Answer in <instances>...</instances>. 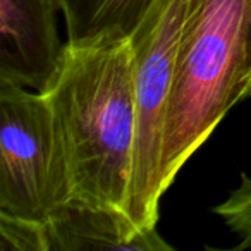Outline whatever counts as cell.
Here are the masks:
<instances>
[{"mask_svg":"<svg viewBox=\"0 0 251 251\" xmlns=\"http://www.w3.org/2000/svg\"><path fill=\"white\" fill-rule=\"evenodd\" d=\"M251 95V0H246L244 16V64H243V97Z\"/></svg>","mask_w":251,"mask_h":251,"instance_id":"cell-10","label":"cell"},{"mask_svg":"<svg viewBox=\"0 0 251 251\" xmlns=\"http://www.w3.org/2000/svg\"><path fill=\"white\" fill-rule=\"evenodd\" d=\"M45 97L66 151L73 198L126 212L138 134L129 40L66 43L62 71Z\"/></svg>","mask_w":251,"mask_h":251,"instance_id":"cell-1","label":"cell"},{"mask_svg":"<svg viewBox=\"0 0 251 251\" xmlns=\"http://www.w3.org/2000/svg\"><path fill=\"white\" fill-rule=\"evenodd\" d=\"M246 0H193L182 28L162 147L167 191L189 157L243 100Z\"/></svg>","mask_w":251,"mask_h":251,"instance_id":"cell-2","label":"cell"},{"mask_svg":"<svg viewBox=\"0 0 251 251\" xmlns=\"http://www.w3.org/2000/svg\"><path fill=\"white\" fill-rule=\"evenodd\" d=\"M0 251H49L45 224L0 213Z\"/></svg>","mask_w":251,"mask_h":251,"instance_id":"cell-9","label":"cell"},{"mask_svg":"<svg viewBox=\"0 0 251 251\" xmlns=\"http://www.w3.org/2000/svg\"><path fill=\"white\" fill-rule=\"evenodd\" d=\"M220 215L226 226L237 234L241 243L236 250L251 248V177L241 174V184L229 195V198L213 208Z\"/></svg>","mask_w":251,"mask_h":251,"instance_id":"cell-8","label":"cell"},{"mask_svg":"<svg viewBox=\"0 0 251 251\" xmlns=\"http://www.w3.org/2000/svg\"><path fill=\"white\" fill-rule=\"evenodd\" d=\"M193 0H157L131 35L138 134L126 212L138 226L157 227L162 186V147L169 95L182 28Z\"/></svg>","mask_w":251,"mask_h":251,"instance_id":"cell-4","label":"cell"},{"mask_svg":"<svg viewBox=\"0 0 251 251\" xmlns=\"http://www.w3.org/2000/svg\"><path fill=\"white\" fill-rule=\"evenodd\" d=\"M71 198L69 165L49 98L0 83V213L45 224Z\"/></svg>","mask_w":251,"mask_h":251,"instance_id":"cell-3","label":"cell"},{"mask_svg":"<svg viewBox=\"0 0 251 251\" xmlns=\"http://www.w3.org/2000/svg\"><path fill=\"white\" fill-rule=\"evenodd\" d=\"M49 251L172 250L157 227H141L124 210L71 198L45 222Z\"/></svg>","mask_w":251,"mask_h":251,"instance_id":"cell-6","label":"cell"},{"mask_svg":"<svg viewBox=\"0 0 251 251\" xmlns=\"http://www.w3.org/2000/svg\"><path fill=\"white\" fill-rule=\"evenodd\" d=\"M71 47L129 40L157 0H60Z\"/></svg>","mask_w":251,"mask_h":251,"instance_id":"cell-7","label":"cell"},{"mask_svg":"<svg viewBox=\"0 0 251 251\" xmlns=\"http://www.w3.org/2000/svg\"><path fill=\"white\" fill-rule=\"evenodd\" d=\"M60 0H0V83L47 95L64 64Z\"/></svg>","mask_w":251,"mask_h":251,"instance_id":"cell-5","label":"cell"}]
</instances>
